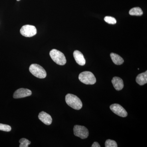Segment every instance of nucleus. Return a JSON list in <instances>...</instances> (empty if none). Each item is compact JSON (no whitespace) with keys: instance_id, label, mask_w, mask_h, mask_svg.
I'll use <instances>...</instances> for the list:
<instances>
[{"instance_id":"obj_14","label":"nucleus","mask_w":147,"mask_h":147,"mask_svg":"<svg viewBox=\"0 0 147 147\" xmlns=\"http://www.w3.org/2000/svg\"><path fill=\"white\" fill-rule=\"evenodd\" d=\"M129 13L131 16H141L143 15V11L140 7H135L131 9Z\"/></svg>"},{"instance_id":"obj_5","label":"nucleus","mask_w":147,"mask_h":147,"mask_svg":"<svg viewBox=\"0 0 147 147\" xmlns=\"http://www.w3.org/2000/svg\"><path fill=\"white\" fill-rule=\"evenodd\" d=\"M74 133L76 137L85 139L89 136V131L86 127L82 125H75L73 128Z\"/></svg>"},{"instance_id":"obj_1","label":"nucleus","mask_w":147,"mask_h":147,"mask_svg":"<svg viewBox=\"0 0 147 147\" xmlns=\"http://www.w3.org/2000/svg\"><path fill=\"white\" fill-rule=\"evenodd\" d=\"M65 99L67 104L74 109L79 110L82 108V101L75 95L68 94L66 95Z\"/></svg>"},{"instance_id":"obj_16","label":"nucleus","mask_w":147,"mask_h":147,"mask_svg":"<svg viewBox=\"0 0 147 147\" xmlns=\"http://www.w3.org/2000/svg\"><path fill=\"white\" fill-rule=\"evenodd\" d=\"M117 144L115 141L111 139L106 140L105 143V147H117Z\"/></svg>"},{"instance_id":"obj_6","label":"nucleus","mask_w":147,"mask_h":147,"mask_svg":"<svg viewBox=\"0 0 147 147\" xmlns=\"http://www.w3.org/2000/svg\"><path fill=\"white\" fill-rule=\"evenodd\" d=\"M20 33L23 36L31 37L36 34L37 30L34 26L29 25H25L21 28L20 30Z\"/></svg>"},{"instance_id":"obj_10","label":"nucleus","mask_w":147,"mask_h":147,"mask_svg":"<svg viewBox=\"0 0 147 147\" xmlns=\"http://www.w3.org/2000/svg\"><path fill=\"white\" fill-rule=\"evenodd\" d=\"M74 57L76 62L81 66H84L86 64V61L84 55L81 52L78 50H75L73 53Z\"/></svg>"},{"instance_id":"obj_20","label":"nucleus","mask_w":147,"mask_h":147,"mask_svg":"<svg viewBox=\"0 0 147 147\" xmlns=\"http://www.w3.org/2000/svg\"><path fill=\"white\" fill-rule=\"evenodd\" d=\"M17 1H20V0H17Z\"/></svg>"},{"instance_id":"obj_18","label":"nucleus","mask_w":147,"mask_h":147,"mask_svg":"<svg viewBox=\"0 0 147 147\" xmlns=\"http://www.w3.org/2000/svg\"><path fill=\"white\" fill-rule=\"evenodd\" d=\"M11 129V127L9 125L0 123V130L8 132V131H10Z\"/></svg>"},{"instance_id":"obj_8","label":"nucleus","mask_w":147,"mask_h":147,"mask_svg":"<svg viewBox=\"0 0 147 147\" xmlns=\"http://www.w3.org/2000/svg\"><path fill=\"white\" fill-rule=\"evenodd\" d=\"M32 91L26 88H20L16 90L13 94L14 98H20L30 96L31 95Z\"/></svg>"},{"instance_id":"obj_9","label":"nucleus","mask_w":147,"mask_h":147,"mask_svg":"<svg viewBox=\"0 0 147 147\" xmlns=\"http://www.w3.org/2000/svg\"><path fill=\"white\" fill-rule=\"evenodd\" d=\"M38 117L40 120L46 125H50L52 123L53 121L52 117L45 112L42 111L40 112L38 115Z\"/></svg>"},{"instance_id":"obj_17","label":"nucleus","mask_w":147,"mask_h":147,"mask_svg":"<svg viewBox=\"0 0 147 147\" xmlns=\"http://www.w3.org/2000/svg\"><path fill=\"white\" fill-rule=\"evenodd\" d=\"M104 21L108 24H115L117 23L115 18L110 16H105L104 18Z\"/></svg>"},{"instance_id":"obj_2","label":"nucleus","mask_w":147,"mask_h":147,"mask_svg":"<svg viewBox=\"0 0 147 147\" xmlns=\"http://www.w3.org/2000/svg\"><path fill=\"white\" fill-rule=\"evenodd\" d=\"M50 55L53 60L61 65H63L66 63V59L64 55L59 50L53 49L50 51Z\"/></svg>"},{"instance_id":"obj_15","label":"nucleus","mask_w":147,"mask_h":147,"mask_svg":"<svg viewBox=\"0 0 147 147\" xmlns=\"http://www.w3.org/2000/svg\"><path fill=\"white\" fill-rule=\"evenodd\" d=\"M20 147H28L29 145L30 144L31 142L25 138H22L19 140Z\"/></svg>"},{"instance_id":"obj_19","label":"nucleus","mask_w":147,"mask_h":147,"mask_svg":"<svg viewBox=\"0 0 147 147\" xmlns=\"http://www.w3.org/2000/svg\"><path fill=\"white\" fill-rule=\"evenodd\" d=\"M92 147H100V145L97 142H95L92 145Z\"/></svg>"},{"instance_id":"obj_12","label":"nucleus","mask_w":147,"mask_h":147,"mask_svg":"<svg viewBox=\"0 0 147 147\" xmlns=\"http://www.w3.org/2000/svg\"><path fill=\"white\" fill-rule=\"evenodd\" d=\"M136 81L140 86H143L147 83V71L139 74L136 77Z\"/></svg>"},{"instance_id":"obj_13","label":"nucleus","mask_w":147,"mask_h":147,"mask_svg":"<svg viewBox=\"0 0 147 147\" xmlns=\"http://www.w3.org/2000/svg\"><path fill=\"white\" fill-rule=\"evenodd\" d=\"M110 55L113 62L115 64L120 65L123 63V59L119 55L114 53H111Z\"/></svg>"},{"instance_id":"obj_3","label":"nucleus","mask_w":147,"mask_h":147,"mask_svg":"<svg viewBox=\"0 0 147 147\" xmlns=\"http://www.w3.org/2000/svg\"><path fill=\"white\" fill-rule=\"evenodd\" d=\"M80 82L87 85H93L96 82V79L93 74L90 71H85L79 74Z\"/></svg>"},{"instance_id":"obj_4","label":"nucleus","mask_w":147,"mask_h":147,"mask_svg":"<svg viewBox=\"0 0 147 147\" xmlns=\"http://www.w3.org/2000/svg\"><path fill=\"white\" fill-rule=\"evenodd\" d=\"M29 70L34 76L39 79H44L47 76L45 69L37 64H32L30 66Z\"/></svg>"},{"instance_id":"obj_7","label":"nucleus","mask_w":147,"mask_h":147,"mask_svg":"<svg viewBox=\"0 0 147 147\" xmlns=\"http://www.w3.org/2000/svg\"><path fill=\"white\" fill-rule=\"evenodd\" d=\"M110 109L113 113L120 117H125L127 115L126 110L119 104H112L110 106Z\"/></svg>"},{"instance_id":"obj_11","label":"nucleus","mask_w":147,"mask_h":147,"mask_svg":"<svg viewBox=\"0 0 147 147\" xmlns=\"http://www.w3.org/2000/svg\"><path fill=\"white\" fill-rule=\"evenodd\" d=\"M114 88L117 90L119 91L123 88V82L122 79L119 77H114L112 80Z\"/></svg>"}]
</instances>
